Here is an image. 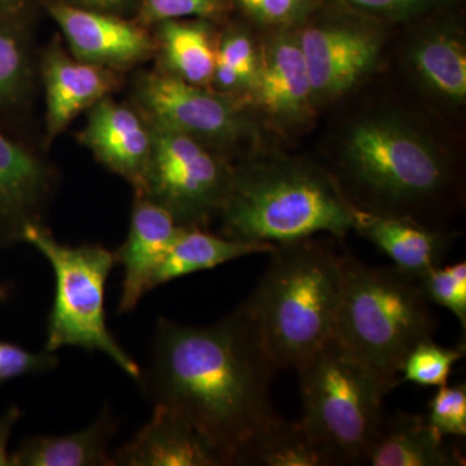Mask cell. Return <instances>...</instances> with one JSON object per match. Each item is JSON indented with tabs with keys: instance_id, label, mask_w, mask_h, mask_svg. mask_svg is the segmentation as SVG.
<instances>
[{
	"instance_id": "cell-1",
	"label": "cell",
	"mask_w": 466,
	"mask_h": 466,
	"mask_svg": "<svg viewBox=\"0 0 466 466\" xmlns=\"http://www.w3.org/2000/svg\"><path fill=\"white\" fill-rule=\"evenodd\" d=\"M278 368L240 306L205 327L159 318L147 388L155 404L180 413L238 465L257 435L279 415L271 401Z\"/></svg>"
},
{
	"instance_id": "cell-2",
	"label": "cell",
	"mask_w": 466,
	"mask_h": 466,
	"mask_svg": "<svg viewBox=\"0 0 466 466\" xmlns=\"http://www.w3.org/2000/svg\"><path fill=\"white\" fill-rule=\"evenodd\" d=\"M354 205L334 175L303 159L254 152L235 167L222 210L223 236L250 244H281L319 232L345 238Z\"/></svg>"
},
{
	"instance_id": "cell-3",
	"label": "cell",
	"mask_w": 466,
	"mask_h": 466,
	"mask_svg": "<svg viewBox=\"0 0 466 466\" xmlns=\"http://www.w3.org/2000/svg\"><path fill=\"white\" fill-rule=\"evenodd\" d=\"M256 290L241 305L278 370L297 367L333 339L341 257L317 241L274 244Z\"/></svg>"
},
{
	"instance_id": "cell-4",
	"label": "cell",
	"mask_w": 466,
	"mask_h": 466,
	"mask_svg": "<svg viewBox=\"0 0 466 466\" xmlns=\"http://www.w3.org/2000/svg\"><path fill=\"white\" fill-rule=\"evenodd\" d=\"M342 175L339 187L354 207L416 220L452 187L449 161L434 140L395 116H368L349 128Z\"/></svg>"
},
{
	"instance_id": "cell-5",
	"label": "cell",
	"mask_w": 466,
	"mask_h": 466,
	"mask_svg": "<svg viewBox=\"0 0 466 466\" xmlns=\"http://www.w3.org/2000/svg\"><path fill=\"white\" fill-rule=\"evenodd\" d=\"M341 299L334 339L400 385L398 375L417 343L431 339L435 321L416 279L397 268L341 257Z\"/></svg>"
},
{
	"instance_id": "cell-6",
	"label": "cell",
	"mask_w": 466,
	"mask_h": 466,
	"mask_svg": "<svg viewBox=\"0 0 466 466\" xmlns=\"http://www.w3.org/2000/svg\"><path fill=\"white\" fill-rule=\"evenodd\" d=\"M300 424L332 465L367 464L386 395L398 386L330 339L299 367Z\"/></svg>"
},
{
	"instance_id": "cell-7",
	"label": "cell",
	"mask_w": 466,
	"mask_h": 466,
	"mask_svg": "<svg viewBox=\"0 0 466 466\" xmlns=\"http://www.w3.org/2000/svg\"><path fill=\"white\" fill-rule=\"evenodd\" d=\"M21 241L50 262L56 279L48 318L46 351L72 346L108 355L131 379H143L142 368L116 342L106 324V287L116 265L115 253L96 244H61L41 222L27 223Z\"/></svg>"
},
{
	"instance_id": "cell-8",
	"label": "cell",
	"mask_w": 466,
	"mask_h": 466,
	"mask_svg": "<svg viewBox=\"0 0 466 466\" xmlns=\"http://www.w3.org/2000/svg\"><path fill=\"white\" fill-rule=\"evenodd\" d=\"M150 127L148 170L137 195L167 208L177 225L204 228L222 210L235 167L188 135L161 125Z\"/></svg>"
},
{
	"instance_id": "cell-9",
	"label": "cell",
	"mask_w": 466,
	"mask_h": 466,
	"mask_svg": "<svg viewBox=\"0 0 466 466\" xmlns=\"http://www.w3.org/2000/svg\"><path fill=\"white\" fill-rule=\"evenodd\" d=\"M135 99L150 124L188 135L227 159L259 142L248 104L214 88L164 72L147 73L137 79Z\"/></svg>"
},
{
	"instance_id": "cell-10",
	"label": "cell",
	"mask_w": 466,
	"mask_h": 466,
	"mask_svg": "<svg viewBox=\"0 0 466 466\" xmlns=\"http://www.w3.org/2000/svg\"><path fill=\"white\" fill-rule=\"evenodd\" d=\"M308 64L315 106L341 99L379 64L383 33L354 21H325L296 30Z\"/></svg>"
},
{
	"instance_id": "cell-11",
	"label": "cell",
	"mask_w": 466,
	"mask_h": 466,
	"mask_svg": "<svg viewBox=\"0 0 466 466\" xmlns=\"http://www.w3.org/2000/svg\"><path fill=\"white\" fill-rule=\"evenodd\" d=\"M248 106L283 133L305 127L314 118L311 79L296 30H278L259 46L258 76Z\"/></svg>"
},
{
	"instance_id": "cell-12",
	"label": "cell",
	"mask_w": 466,
	"mask_h": 466,
	"mask_svg": "<svg viewBox=\"0 0 466 466\" xmlns=\"http://www.w3.org/2000/svg\"><path fill=\"white\" fill-rule=\"evenodd\" d=\"M48 12L66 36L73 56L92 66L119 69L155 54L156 41L142 24L119 15L75 7L57 0Z\"/></svg>"
},
{
	"instance_id": "cell-13",
	"label": "cell",
	"mask_w": 466,
	"mask_h": 466,
	"mask_svg": "<svg viewBox=\"0 0 466 466\" xmlns=\"http://www.w3.org/2000/svg\"><path fill=\"white\" fill-rule=\"evenodd\" d=\"M81 142L97 161L143 189L152 152V127L140 110L103 97L90 108Z\"/></svg>"
},
{
	"instance_id": "cell-14",
	"label": "cell",
	"mask_w": 466,
	"mask_h": 466,
	"mask_svg": "<svg viewBox=\"0 0 466 466\" xmlns=\"http://www.w3.org/2000/svg\"><path fill=\"white\" fill-rule=\"evenodd\" d=\"M52 186L54 174L47 164L0 130V245L21 241L24 227L39 222Z\"/></svg>"
},
{
	"instance_id": "cell-15",
	"label": "cell",
	"mask_w": 466,
	"mask_h": 466,
	"mask_svg": "<svg viewBox=\"0 0 466 466\" xmlns=\"http://www.w3.org/2000/svg\"><path fill=\"white\" fill-rule=\"evenodd\" d=\"M113 466H226L219 452L180 413L155 404L152 419L112 453Z\"/></svg>"
},
{
	"instance_id": "cell-16",
	"label": "cell",
	"mask_w": 466,
	"mask_h": 466,
	"mask_svg": "<svg viewBox=\"0 0 466 466\" xmlns=\"http://www.w3.org/2000/svg\"><path fill=\"white\" fill-rule=\"evenodd\" d=\"M180 227L167 208L137 195L127 238L115 253L125 271L118 314L134 311L153 289V278Z\"/></svg>"
},
{
	"instance_id": "cell-17",
	"label": "cell",
	"mask_w": 466,
	"mask_h": 466,
	"mask_svg": "<svg viewBox=\"0 0 466 466\" xmlns=\"http://www.w3.org/2000/svg\"><path fill=\"white\" fill-rule=\"evenodd\" d=\"M47 97L46 127L54 140L67 126L116 87L115 73L69 56L56 41L46 52L42 64Z\"/></svg>"
},
{
	"instance_id": "cell-18",
	"label": "cell",
	"mask_w": 466,
	"mask_h": 466,
	"mask_svg": "<svg viewBox=\"0 0 466 466\" xmlns=\"http://www.w3.org/2000/svg\"><path fill=\"white\" fill-rule=\"evenodd\" d=\"M352 229L373 242L395 268L412 279L441 266L450 249L451 236L412 218L386 216L354 207Z\"/></svg>"
},
{
	"instance_id": "cell-19",
	"label": "cell",
	"mask_w": 466,
	"mask_h": 466,
	"mask_svg": "<svg viewBox=\"0 0 466 466\" xmlns=\"http://www.w3.org/2000/svg\"><path fill=\"white\" fill-rule=\"evenodd\" d=\"M444 438L428 422L426 416L386 413L367 464L372 466H464L459 450L447 446Z\"/></svg>"
},
{
	"instance_id": "cell-20",
	"label": "cell",
	"mask_w": 466,
	"mask_h": 466,
	"mask_svg": "<svg viewBox=\"0 0 466 466\" xmlns=\"http://www.w3.org/2000/svg\"><path fill=\"white\" fill-rule=\"evenodd\" d=\"M408 66L429 94L462 106L466 99V45L458 30L435 29L419 36L408 51Z\"/></svg>"
},
{
	"instance_id": "cell-21",
	"label": "cell",
	"mask_w": 466,
	"mask_h": 466,
	"mask_svg": "<svg viewBox=\"0 0 466 466\" xmlns=\"http://www.w3.org/2000/svg\"><path fill=\"white\" fill-rule=\"evenodd\" d=\"M116 421L109 410H103L94 424L76 433L47 437L38 435L21 444L11 455L14 466H113L110 441Z\"/></svg>"
},
{
	"instance_id": "cell-22",
	"label": "cell",
	"mask_w": 466,
	"mask_h": 466,
	"mask_svg": "<svg viewBox=\"0 0 466 466\" xmlns=\"http://www.w3.org/2000/svg\"><path fill=\"white\" fill-rule=\"evenodd\" d=\"M217 39L205 18H179L157 24L156 50L161 72L184 82L211 87L216 70Z\"/></svg>"
},
{
	"instance_id": "cell-23",
	"label": "cell",
	"mask_w": 466,
	"mask_h": 466,
	"mask_svg": "<svg viewBox=\"0 0 466 466\" xmlns=\"http://www.w3.org/2000/svg\"><path fill=\"white\" fill-rule=\"evenodd\" d=\"M272 248L274 244L236 241L211 235L201 227L182 226L153 278V289L175 279L216 268L241 257L268 253Z\"/></svg>"
},
{
	"instance_id": "cell-24",
	"label": "cell",
	"mask_w": 466,
	"mask_h": 466,
	"mask_svg": "<svg viewBox=\"0 0 466 466\" xmlns=\"http://www.w3.org/2000/svg\"><path fill=\"white\" fill-rule=\"evenodd\" d=\"M238 465L330 466L332 462L300 421L289 422L279 416L247 447Z\"/></svg>"
},
{
	"instance_id": "cell-25",
	"label": "cell",
	"mask_w": 466,
	"mask_h": 466,
	"mask_svg": "<svg viewBox=\"0 0 466 466\" xmlns=\"http://www.w3.org/2000/svg\"><path fill=\"white\" fill-rule=\"evenodd\" d=\"M258 69L259 46L249 33L229 29L217 39L216 70L211 88L248 104Z\"/></svg>"
},
{
	"instance_id": "cell-26",
	"label": "cell",
	"mask_w": 466,
	"mask_h": 466,
	"mask_svg": "<svg viewBox=\"0 0 466 466\" xmlns=\"http://www.w3.org/2000/svg\"><path fill=\"white\" fill-rule=\"evenodd\" d=\"M32 81V63L20 20L0 18V109L23 100Z\"/></svg>"
},
{
	"instance_id": "cell-27",
	"label": "cell",
	"mask_w": 466,
	"mask_h": 466,
	"mask_svg": "<svg viewBox=\"0 0 466 466\" xmlns=\"http://www.w3.org/2000/svg\"><path fill=\"white\" fill-rule=\"evenodd\" d=\"M465 346L458 349L443 348L433 339L417 343L410 350L401 368L400 382H412L421 386L447 385L453 366L464 358Z\"/></svg>"
},
{
	"instance_id": "cell-28",
	"label": "cell",
	"mask_w": 466,
	"mask_h": 466,
	"mask_svg": "<svg viewBox=\"0 0 466 466\" xmlns=\"http://www.w3.org/2000/svg\"><path fill=\"white\" fill-rule=\"evenodd\" d=\"M420 290L429 303L449 309L466 329V263L438 266L417 279Z\"/></svg>"
},
{
	"instance_id": "cell-29",
	"label": "cell",
	"mask_w": 466,
	"mask_h": 466,
	"mask_svg": "<svg viewBox=\"0 0 466 466\" xmlns=\"http://www.w3.org/2000/svg\"><path fill=\"white\" fill-rule=\"evenodd\" d=\"M260 25L278 30L303 25L317 9V0H235Z\"/></svg>"
},
{
	"instance_id": "cell-30",
	"label": "cell",
	"mask_w": 466,
	"mask_h": 466,
	"mask_svg": "<svg viewBox=\"0 0 466 466\" xmlns=\"http://www.w3.org/2000/svg\"><path fill=\"white\" fill-rule=\"evenodd\" d=\"M426 419L431 428L441 437L466 435V386H441L429 401Z\"/></svg>"
},
{
	"instance_id": "cell-31",
	"label": "cell",
	"mask_w": 466,
	"mask_h": 466,
	"mask_svg": "<svg viewBox=\"0 0 466 466\" xmlns=\"http://www.w3.org/2000/svg\"><path fill=\"white\" fill-rule=\"evenodd\" d=\"M142 25L179 18H213L223 11V0H139Z\"/></svg>"
},
{
	"instance_id": "cell-32",
	"label": "cell",
	"mask_w": 466,
	"mask_h": 466,
	"mask_svg": "<svg viewBox=\"0 0 466 466\" xmlns=\"http://www.w3.org/2000/svg\"><path fill=\"white\" fill-rule=\"evenodd\" d=\"M57 364L55 352H30L15 343L0 341V385L18 377L48 372Z\"/></svg>"
},
{
	"instance_id": "cell-33",
	"label": "cell",
	"mask_w": 466,
	"mask_h": 466,
	"mask_svg": "<svg viewBox=\"0 0 466 466\" xmlns=\"http://www.w3.org/2000/svg\"><path fill=\"white\" fill-rule=\"evenodd\" d=\"M346 7L370 16L404 18L428 8L434 0H339Z\"/></svg>"
},
{
	"instance_id": "cell-34",
	"label": "cell",
	"mask_w": 466,
	"mask_h": 466,
	"mask_svg": "<svg viewBox=\"0 0 466 466\" xmlns=\"http://www.w3.org/2000/svg\"><path fill=\"white\" fill-rule=\"evenodd\" d=\"M18 417H20V410L16 407L9 408L5 415L0 416V466L12 465L8 443Z\"/></svg>"
},
{
	"instance_id": "cell-35",
	"label": "cell",
	"mask_w": 466,
	"mask_h": 466,
	"mask_svg": "<svg viewBox=\"0 0 466 466\" xmlns=\"http://www.w3.org/2000/svg\"><path fill=\"white\" fill-rule=\"evenodd\" d=\"M75 7L104 12V14L119 15L134 5L137 0H61Z\"/></svg>"
},
{
	"instance_id": "cell-36",
	"label": "cell",
	"mask_w": 466,
	"mask_h": 466,
	"mask_svg": "<svg viewBox=\"0 0 466 466\" xmlns=\"http://www.w3.org/2000/svg\"><path fill=\"white\" fill-rule=\"evenodd\" d=\"M33 0H0V18L20 20Z\"/></svg>"
},
{
	"instance_id": "cell-37",
	"label": "cell",
	"mask_w": 466,
	"mask_h": 466,
	"mask_svg": "<svg viewBox=\"0 0 466 466\" xmlns=\"http://www.w3.org/2000/svg\"><path fill=\"white\" fill-rule=\"evenodd\" d=\"M5 296V290L3 289L2 287H0V299H3V297Z\"/></svg>"
}]
</instances>
